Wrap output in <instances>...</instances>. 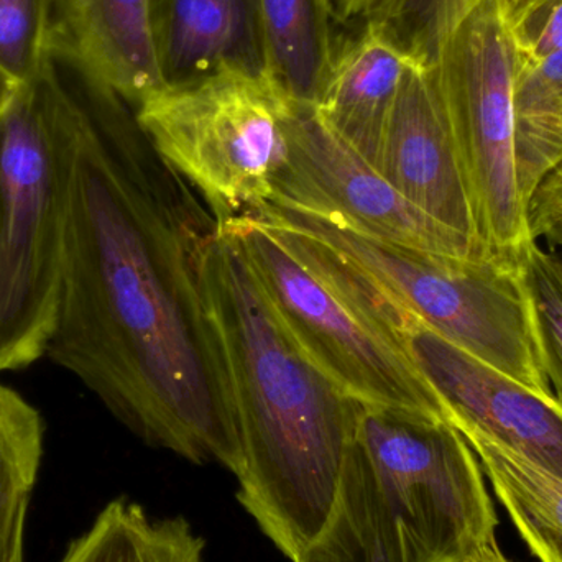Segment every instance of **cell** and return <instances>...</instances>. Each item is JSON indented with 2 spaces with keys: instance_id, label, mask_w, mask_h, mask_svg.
Returning <instances> with one entry per match:
<instances>
[{
  "instance_id": "cell-4",
  "label": "cell",
  "mask_w": 562,
  "mask_h": 562,
  "mask_svg": "<svg viewBox=\"0 0 562 562\" xmlns=\"http://www.w3.org/2000/svg\"><path fill=\"white\" fill-rule=\"evenodd\" d=\"M259 216L319 237L439 336L535 395L557 400L525 270L527 249L445 256L376 239L334 217L280 204H267Z\"/></svg>"
},
{
  "instance_id": "cell-19",
  "label": "cell",
  "mask_w": 562,
  "mask_h": 562,
  "mask_svg": "<svg viewBox=\"0 0 562 562\" xmlns=\"http://www.w3.org/2000/svg\"><path fill=\"white\" fill-rule=\"evenodd\" d=\"M45 425L35 406L0 383V562L25 533L30 495L38 477Z\"/></svg>"
},
{
  "instance_id": "cell-6",
  "label": "cell",
  "mask_w": 562,
  "mask_h": 562,
  "mask_svg": "<svg viewBox=\"0 0 562 562\" xmlns=\"http://www.w3.org/2000/svg\"><path fill=\"white\" fill-rule=\"evenodd\" d=\"M217 227L239 243L281 324L340 389L367 406L451 423L448 403L400 334L363 313L257 217Z\"/></svg>"
},
{
  "instance_id": "cell-9",
  "label": "cell",
  "mask_w": 562,
  "mask_h": 562,
  "mask_svg": "<svg viewBox=\"0 0 562 562\" xmlns=\"http://www.w3.org/2000/svg\"><path fill=\"white\" fill-rule=\"evenodd\" d=\"M286 132L288 160L270 203L334 217L376 239L426 252H488L409 203L324 124L314 105L293 101Z\"/></svg>"
},
{
  "instance_id": "cell-25",
  "label": "cell",
  "mask_w": 562,
  "mask_h": 562,
  "mask_svg": "<svg viewBox=\"0 0 562 562\" xmlns=\"http://www.w3.org/2000/svg\"><path fill=\"white\" fill-rule=\"evenodd\" d=\"M528 224L535 240L562 244V161L544 178L528 204Z\"/></svg>"
},
{
  "instance_id": "cell-22",
  "label": "cell",
  "mask_w": 562,
  "mask_h": 562,
  "mask_svg": "<svg viewBox=\"0 0 562 562\" xmlns=\"http://www.w3.org/2000/svg\"><path fill=\"white\" fill-rule=\"evenodd\" d=\"M154 524L137 504L119 498L59 562H155Z\"/></svg>"
},
{
  "instance_id": "cell-29",
  "label": "cell",
  "mask_w": 562,
  "mask_h": 562,
  "mask_svg": "<svg viewBox=\"0 0 562 562\" xmlns=\"http://www.w3.org/2000/svg\"><path fill=\"white\" fill-rule=\"evenodd\" d=\"M7 562H25V538H20Z\"/></svg>"
},
{
  "instance_id": "cell-17",
  "label": "cell",
  "mask_w": 562,
  "mask_h": 562,
  "mask_svg": "<svg viewBox=\"0 0 562 562\" xmlns=\"http://www.w3.org/2000/svg\"><path fill=\"white\" fill-rule=\"evenodd\" d=\"M297 562H405L398 530L357 442L334 514Z\"/></svg>"
},
{
  "instance_id": "cell-7",
  "label": "cell",
  "mask_w": 562,
  "mask_h": 562,
  "mask_svg": "<svg viewBox=\"0 0 562 562\" xmlns=\"http://www.w3.org/2000/svg\"><path fill=\"white\" fill-rule=\"evenodd\" d=\"M359 442L403 561L471 562L497 538L481 462L451 423L366 405Z\"/></svg>"
},
{
  "instance_id": "cell-20",
  "label": "cell",
  "mask_w": 562,
  "mask_h": 562,
  "mask_svg": "<svg viewBox=\"0 0 562 562\" xmlns=\"http://www.w3.org/2000/svg\"><path fill=\"white\" fill-rule=\"evenodd\" d=\"M53 46V0H0V117L45 66Z\"/></svg>"
},
{
  "instance_id": "cell-14",
  "label": "cell",
  "mask_w": 562,
  "mask_h": 562,
  "mask_svg": "<svg viewBox=\"0 0 562 562\" xmlns=\"http://www.w3.org/2000/svg\"><path fill=\"white\" fill-rule=\"evenodd\" d=\"M165 86L221 71L269 75L256 0H151Z\"/></svg>"
},
{
  "instance_id": "cell-18",
  "label": "cell",
  "mask_w": 562,
  "mask_h": 562,
  "mask_svg": "<svg viewBox=\"0 0 562 562\" xmlns=\"http://www.w3.org/2000/svg\"><path fill=\"white\" fill-rule=\"evenodd\" d=\"M514 112L518 188L528 207L562 161V49L540 61L517 52Z\"/></svg>"
},
{
  "instance_id": "cell-12",
  "label": "cell",
  "mask_w": 562,
  "mask_h": 562,
  "mask_svg": "<svg viewBox=\"0 0 562 562\" xmlns=\"http://www.w3.org/2000/svg\"><path fill=\"white\" fill-rule=\"evenodd\" d=\"M53 36L134 109L165 86L151 0H53Z\"/></svg>"
},
{
  "instance_id": "cell-30",
  "label": "cell",
  "mask_w": 562,
  "mask_h": 562,
  "mask_svg": "<svg viewBox=\"0 0 562 562\" xmlns=\"http://www.w3.org/2000/svg\"><path fill=\"white\" fill-rule=\"evenodd\" d=\"M504 2L505 9H510V7H514L515 3L520 2V0H502Z\"/></svg>"
},
{
  "instance_id": "cell-13",
  "label": "cell",
  "mask_w": 562,
  "mask_h": 562,
  "mask_svg": "<svg viewBox=\"0 0 562 562\" xmlns=\"http://www.w3.org/2000/svg\"><path fill=\"white\" fill-rule=\"evenodd\" d=\"M360 22L359 32L337 40L314 108L340 140L379 171L390 117L413 61L382 26L369 19Z\"/></svg>"
},
{
  "instance_id": "cell-26",
  "label": "cell",
  "mask_w": 562,
  "mask_h": 562,
  "mask_svg": "<svg viewBox=\"0 0 562 562\" xmlns=\"http://www.w3.org/2000/svg\"><path fill=\"white\" fill-rule=\"evenodd\" d=\"M155 562H204V540L184 518L155 521Z\"/></svg>"
},
{
  "instance_id": "cell-21",
  "label": "cell",
  "mask_w": 562,
  "mask_h": 562,
  "mask_svg": "<svg viewBox=\"0 0 562 562\" xmlns=\"http://www.w3.org/2000/svg\"><path fill=\"white\" fill-rule=\"evenodd\" d=\"M484 0H376L366 19L382 26L413 63L432 66L448 36Z\"/></svg>"
},
{
  "instance_id": "cell-16",
  "label": "cell",
  "mask_w": 562,
  "mask_h": 562,
  "mask_svg": "<svg viewBox=\"0 0 562 562\" xmlns=\"http://www.w3.org/2000/svg\"><path fill=\"white\" fill-rule=\"evenodd\" d=\"M269 75L293 101L316 105L337 40L327 0H256Z\"/></svg>"
},
{
  "instance_id": "cell-28",
  "label": "cell",
  "mask_w": 562,
  "mask_h": 562,
  "mask_svg": "<svg viewBox=\"0 0 562 562\" xmlns=\"http://www.w3.org/2000/svg\"><path fill=\"white\" fill-rule=\"evenodd\" d=\"M471 562H514L512 560H508L507 557H505L504 551H502L501 544H498L497 538H495L494 541H491V543L487 544V547L484 548V551H482L481 554H479V558H475L474 561Z\"/></svg>"
},
{
  "instance_id": "cell-27",
  "label": "cell",
  "mask_w": 562,
  "mask_h": 562,
  "mask_svg": "<svg viewBox=\"0 0 562 562\" xmlns=\"http://www.w3.org/2000/svg\"><path fill=\"white\" fill-rule=\"evenodd\" d=\"M336 23L366 19L376 0H327Z\"/></svg>"
},
{
  "instance_id": "cell-8",
  "label": "cell",
  "mask_w": 562,
  "mask_h": 562,
  "mask_svg": "<svg viewBox=\"0 0 562 562\" xmlns=\"http://www.w3.org/2000/svg\"><path fill=\"white\" fill-rule=\"evenodd\" d=\"M482 246L524 252L531 243L515 158L517 45L502 0H484L435 61Z\"/></svg>"
},
{
  "instance_id": "cell-15",
  "label": "cell",
  "mask_w": 562,
  "mask_h": 562,
  "mask_svg": "<svg viewBox=\"0 0 562 562\" xmlns=\"http://www.w3.org/2000/svg\"><path fill=\"white\" fill-rule=\"evenodd\" d=\"M468 439L495 497L541 562H562V481L468 423H452Z\"/></svg>"
},
{
  "instance_id": "cell-11",
  "label": "cell",
  "mask_w": 562,
  "mask_h": 562,
  "mask_svg": "<svg viewBox=\"0 0 562 562\" xmlns=\"http://www.w3.org/2000/svg\"><path fill=\"white\" fill-rule=\"evenodd\" d=\"M379 173L409 203L482 246L435 66L413 63L396 98Z\"/></svg>"
},
{
  "instance_id": "cell-32",
  "label": "cell",
  "mask_w": 562,
  "mask_h": 562,
  "mask_svg": "<svg viewBox=\"0 0 562 562\" xmlns=\"http://www.w3.org/2000/svg\"><path fill=\"white\" fill-rule=\"evenodd\" d=\"M561 246H562V244H560V246H558V247H561ZM554 249H557V247H554Z\"/></svg>"
},
{
  "instance_id": "cell-2",
  "label": "cell",
  "mask_w": 562,
  "mask_h": 562,
  "mask_svg": "<svg viewBox=\"0 0 562 562\" xmlns=\"http://www.w3.org/2000/svg\"><path fill=\"white\" fill-rule=\"evenodd\" d=\"M200 280L239 431L237 498L297 562L334 514L366 405L291 337L239 243L221 227L201 247Z\"/></svg>"
},
{
  "instance_id": "cell-31",
  "label": "cell",
  "mask_w": 562,
  "mask_h": 562,
  "mask_svg": "<svg viewBox=\"0 0 562 562\" xmlns=\"http://www.w3.org/2000/svg\"><path fill=\"white\" fill-rule=\"evenodd\" d=\"M558 252H560V256H561V259H562V246L561 247H558Z\"/></svg>"
},
{
  "instance_id": "cell-24",
  "label": "cell",
  "mask_w": 562,
  "mask_h": 562,
  "mask_svg": "<svg viewBox=\"0 0 562 562\" xmlns=\"http://www.w3.org/2000/svg\"><path fill=\"white\" fill-rule=\"evenodd\" d=\"M518 55L533 61L562 49V0H520L505 9Z\"/></svg>"
},
{
  "instance_id": "cell-1",
  "label": "cell",
  "mask_w": 562,
  "mask_h": 562,
  "mask_svg": "<svg viewBox=\"0 0 562 562\" xmlns=\"http://www.w3.org/2000/svg\"><path fill=\"white\" fill-rule=\"evenodd\" d=\"M81 95L46 357L142 441L237 475L236 413L200 280L216 220L82 66Z\"/></svg>"
},
{
  "instance_id": "cell-23",
  "label": "cell",
  "mask_w": 562,
  "mask_h": 562,
  "mask_svg": "<svg viewBox=\"0 0 562 562\" xmlns=\"http://www.w3.org/2000/svg\"><path fill=\"white\" fill-rule=\"evenodd\" d=\"M525 270L537 310L538 330L548 376L562 406V259L557 249L531 243L525 252Z\"/></svg>"
},
{
  "instance_id": "cell-10",
  "label": "cell",
  "mask_w": 562,
  "mask_h": 562,
  "mask_svg": "<svg viewBox=\"0 0 562 562\" xmlns=\"http://www.w3.org/2000/svg\"><path fill=\"white\" fill-rule=\"evenodd\" d=\"M400 334L451 409L454 422L475 426L562 481V406L459 349L412 313Z\"/></svg>"
},
{
  "instance_id": "cell-5",
  "label": "cell",
  "mask_w": 562,
  "mask_h": 562,
  "mask_svg": "<svg viewBox=\"0 0 562 562\" xmlns=\"http://www.w3.org/2000/svg\"><path fill=\"white\" fill-rule=\"evenodd\" d=\"M293 99L270 75L221 71L167 85L135 108L155 154L217 224L262 210L288 160Z\"/></svg>"
},
{
  "instance_id": "cell-3",
  "label": "cell",
  "mask_w": 562,
  "mask_h": 562,
  "mask_svg": "<svg viewBox=\"0 0 562 562\" xmlns=\"http://www.w3.org/2000/svg\"><path fill=\"white\" fill-rule=\"evenodd\" d=\"M81 117V66L53 38L38 78L0 117V373L46 357L55 330Z\"/></svg>"
}]
</instances>
